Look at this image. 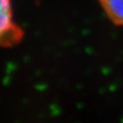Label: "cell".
<instances>
[{
	"mask_svg": "<svg viewBox=\"0 0 123 123\" xmlns=\"http://www.w3.org/2000/svg\"><path fill=\"white\" fill-rule=\"evenodd\" d=\"M98 2L111 23L123 26V0H98Z\"/></svg>",
	"mask_w": 123,
	"mask_h": 123,
	"instance_id": "obj_2",
	"label": "cell"
},
{
	"mask_svg": "<svg viewBox=\"0 0 123 123\" xmlns=\"http://www.w3.org/2000/svg\"><path fill=\"white\" fill-rule=\"evenodd\" d=\"M23 36V29L13 19L11 0H0V47L17 44Z\"/></svg>",
	"mask_w": 123,
	"mask_h": 123,
	"instance_id": "obj_1",
	"label": "cell"
}]
</instances>
